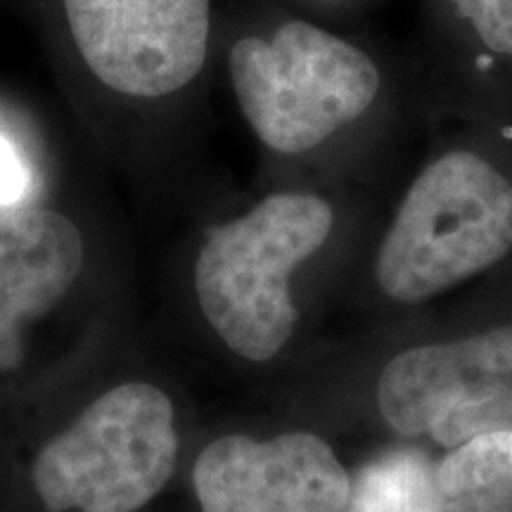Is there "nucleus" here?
<instances>
[{
	"label": "nucleus",
	"instance_id": "1",
	"mask_svg": "<svg viewBox=\"0 0 512 512\" xmlns=\"http://www.w3.org/2000/svg\"><path fill=\"white\" fill-rule=\"evenodd\" d=\"M332 230L325 200L302 192L271 195L249 214L214 228L195 268L204 318L235 354L268 361L297 325L290 275Z\"/></svg>",
	"mask_w": 512,
	"mask_h": 512
},
{
	"label": "nucleus",
	"instance_id": "2",
	"mask_svg": "<svg viewBox=\"0 0 512 512\" xmlns=\"http://www.w3.org/2000/svg\"><path fill=\"white\" fill-rule=\"evenodd\" d=\"M512 249V183L482 157L451 152L408 190L377 256L387 297L418 304Z\"/></svg>",
	"mask_w": 512,
	"mask_h": 512
},
{
	"label": "nucleus",
	"instance_id": "3",
	"mask_svg": "<svg viewBox=\"0 0 512 512\" xmlns=\"http://www.w3.org/2000/svg\"><path fill=\"white\" fill-rule=\"evenodd\" d=\"M230 81L254 133L275 152L299 155L361 117L380 91L366 53L302 19L268 38H240Z\"/></svg>",
	"mask_w": 512,
	"mask_h": 512
},
{
	"label": "nucleus",
	"instance_id": "4",
	"mask_svg": "<svg viewBox=\"0 0 512 512\" xmlns=\"http://www.w3.org/2000/svg\"><path fill=\"white\" fill-rule=\"evenodd\" d=\"M174 403L147 382L102 394L34 460V486L50 512H136L174 475Z\"/></svg>",
	"mask_w": 512,
	"mask_h": 512
},
{
	"label": "nucleus",
	"instance_id": "5",
	"mask_svg": "<svg viewBox=\"0 0 512 512\" xmlns=\"http://www.w3.org/2000/svg\"><path fill=\"white\" fill-rule=\"evenodd\" d=\"M377 403L403 437L448 448L512 432V325L403 351L382 370Z\"/></svg>",
	"mask_w": 512,
	"mask_h": 512
},
{
	"label": "nucleus",
	"instance_id": "6",
	"mask_svg": "<svg viewBox=\"0 0 512 512\" xmlns=\"http://www.w3.org/2000/svg\"><path fill=\"white\" fill-rule=\"evenodd\" d=\"M76 53L102 86L166 98L207 60L211 0H62Z\"/></svg>",
	"mask_w": 512,
	"mask_h": 512
},
{
	"label": "nucleus",
	"instance_id": "7",
	"mask_svg": "<svg viewBox=\"0 0 512 512\" xmlns=\"http://www.w3.org/2000/svg\"><path fill=\"white\" fill-rule=\"evenodd\" d=\"M192 484L202 512H344L351 491L332 448L309 432L211 441Z\"/></svg>",
	"mask_w": 512,
	"mask_h": 512
},
{
	"label": "nucleus",
	"instance_id": "8",
	"mask_svg": "<svg viewBox=\"0 0 512 512\" xmlns=\"http://www.w3.org/2000/svg\"><path fill=\"white\" fill-rule=\"evenodd\" d=\"M83 268V238L53 209L0 207V373L22 366L27 320L48 313Z\"/></svg>",
	"mask_w": 512,
	"mask_h": 512
},
{
	"label": "nucleus",
	"instance_id": "9",
	"mask_svg": "<svg viewBox=\"0 0 512 512\" xmlns=\"http://www.w3.org/2000/svg\"><path fill=\"white\" fill-rule=\"evenodd\" d=\"M448 512H512V432H491L453 448L437 467Z\"/></svg>",
	"mask_w": 512,
	"mask_h": 512
},
{
	"label": "nucleus",
	"instance_id": "10",
	"mask_svg": "<svg viewBox=\"0 0 512 512\" xmlns=\"http://www.w3.org/2000/svg\"><path fill=\"white\" fill-rule=\"evenodd\" d=\"M344 512H448L437 467L415 448L389 451L351 479Z\"/></svg>",
	"mask_w": 512,
	"mask_h": 512
},
{
	"label": "nucleus",
	"instance_id": "11",
	"mask_svg": "<svg viewBox=\"0 0 512 512\" xmlns=\"http://www.w3.org/2000/svg\"><path fill=\"white\" fill-rule=\"evenodd\" d=\"M496 55H512V0H451Z\"/></svg>",
	"mask_w": 512,
	"mask_h": 512
},
{
	"label": "nucleus",
	"instance_id": "12",
	"mask_svg": "<svg viewBox=\"0 0 512 512\" xmlns=\"http://www.w3.org/2000/svg\"><path fill=\"white\" fill-rule=\"evenodd\" d=\"M29 188V174L15 145L0 136V207H15Z\"/></svg>",
	"mask_w": 512,
	"mask_h": 512
},
{
	"label": "nucleus",
	"instance_id": "13",
	"mask_svg": "<svg viewBox=\"0 0 512 512\" xmlns=\"http://www.w3.org/2000/svg\"><path fill=\"white\" fill-rule=\"evenodd\" d=\"M477 64H479V67H486V64H489V60H486V57H479Z\"/></svg>",
	"mask_w": 512,
	"mask_h": 512
}]
</instances>
